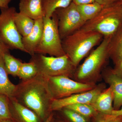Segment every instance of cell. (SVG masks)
<instances>
[{"label":"cell","instance_id":"obj_12","mask_svg":"<svg viewBox=\"0 0 122 122\" xmlns=\"http://www.w3.org/2000/svg\"><path fill=\"white\" fill-rule=\"evenodd\" d=\"M102 76L113 92L114 110H119L122 106V78L115 74L113 69L105 70Z\"/></svg>","mask_w":122,"mask_h":122},{"label":"cell","instance_id":"obj_30","mask_svg":"<svg viewBox=\"0 0 122 122\" xmlns=\"http://www.w3.org/2000/svg\"><path fill=\"white\" fill-rule=\"evenodd\" d=\"M94 2L95 0H72V2L77 5L90 4Z\"/></svg>","mask_w":122,"mask_h":122},{"label":"cell","instance_id":"obj_15","mask_svg":"<svg viewBox=\"0 0 122 122\" xmlns=\"http://www.w3.org/2000/svg\"><path fill=\"white\" fill-rule=\"evenodd\" d=\"M19 8L20 12L35 20L45 17L42 0H20Z\"/></svg>","mask_w":122,"mask_h":122},{"label":"cell","instance_id":"obj_28","mask_svg":"<svg viewBox=\"0 0 122 122\" xmlns=\"http://www.w3.org/2000/svg\"><path fill=\"white\" fill-rule=\"evenodd\" d=\"M113 71L114 73L122 78V57L115 64Z\"/></svg>","mask_w":122,"mask_h":122},{"label":"cell","instance_id":"obj_6","mask_svg":"<svg viewBox=\"0 0 122 122\" xmlns=\"http://www.w3.org/2000/svg\"><path fill=\"white\" fill-rule=\"evenodd\" d=\"M44 27L41 41L36 48L35 54L59 57L65 55L62 44L58 25V19L54 13L50 18H43Z\"/></svg>","mask_w":122,"mask_h":122},{"label":"cell","instance_id":"obj_31","mask_svg":"<svg viewBox=\"0 0 122 122\" xmlns=\"http://www.w3.org/2000/svg\"><path fill=\"white\" fill-rule=\"evenodd\" d=\"M110 115L113 117H122V106L119 110H114L111 115Z\"/></svg>","mask_w":122,"mask_h":122},{"label":"cell","instance_id":"obj_10","mask_svg":"<svg viewBox=\"0 0 122 122\" xmlns=\"http://www.w3.org/2000/svg\"><path fill=\"white\" fill-rule=\"evenodd\" d=\"M106 89L105 84L100 83L88 91L74 94L65 98L53 99L51 105L50 111L61 110L74 104L84 103L91 105L98 95Z\"/></svg>","mask_w":122,"mask_h":122},{"label":"cell","instance_id":"obj_19","mask_svg":"<svg viewBox=\"0 0 122 122\" xmlns=\"http://www.w3.org/2000/svg\"><path fill=\"white\" fill-rule=\"evenodd\" d=\"M72 0H42L45 17L50 18L58 9L68 7Z\"/></svg>","mask_w":122,"mask_h":122},{"label":"cell","instance_id":"obj_22","mask_svg":"<svg viewBox=\"0 0 122 122\" xmlns=\"http://www.w3.org/2000/svg\"><path fill=\"white\" fill-rule=\"evenodd\" d=\"M38 73V71L35 63L30 61L28 63L22 62L17 77L22 81H26L35 77Z\"/></svg>","mask_w":122,"mask_h":122},{"label":"cell","instance_id":"obj_20","mask_svg":"<svg viewBox=\"0 0 122 122\" xmlns=\"http://www.w3.org/2000/svg\"><path fill=\"white\" fill-rule=\"evenodd\" d=\"M77 6L82 16L86 22L95 17L103 8L102 5L95 1L90 4Z\"/></svg>","mask_w":122,"mask_h":122},{"label":"cell","instance_id":"obj_7","mask_svg":"<svg viewBox=\"0 0 122 122\" xmlns=\"http://www.w3.org/2000/svg\"><path fill=\"white\" fill-rule=\"evenodd\" d=\"M0 39L10 50H18L26 53L22 43V36L18 30L15 22V7L0 8Z\"/></svg>","mask_w":122,"mask_h":122},{"label":"cell","instance_id":"obj_2","mask_svg":"<svg viewBox=\"0 0 122 122\" xmlns=\"http://www.w3.org/2000/svg\"><path fill=\"white\" fill-rule=\"evenodd\" d=\"M103 38L99 33L80 29L62 40V44L65 54L76 68Z\"/></svg>","mask_w":122,"mask_h":122},{"label":"cell","instance_id":"obj_13","mask_svg":"<svg viewBox=\"0 0 122 122\" xmlns=\"http://www.w3.org/2000/svg\"><path fill=\"white\" fill-rule=\"evenodd\" d=\"M43 18L35 20L31 32L27 36L22 37V44L26 53L31 56L35 54V49L41 39L44 27Z\"/></svg>","mask_w":122,"mask_h":122},{"label":"cell","instance_id":"obj_27","mask_svg":"<svg viewBox=\"0 0 122 122\" xmlns=\"http://www.w3.org/2000/svg\"><path fill=\"white\" fill-rule=\"evenodd\" d=\"M95 2L103 7H112L122 5V0H95Z\"/></svg>","mask_w":122,"mask_h":122},{"label":"cell","instance_id":"obj_17","mask_svg":"<svg viewBox=\"0 0 122 122\" xmlns=\"http://www.w3.org/2000/svg\"><path fill=\"white\" fill-rule=\"evenodd\" d=\"M14 20L16 27L22 37L28 35L32 30L35 20L28 16L16 11L14 15Z\"/></svg>","mask_w":122,"mask_h":122},{"label":"cell","instance_id":"obj_18","mask_svg":"<svg viewBox=\"0 0 122 122\" xmlns=\"http://www.w3.org/2000/svg\"><path fill=\"white\" fill-rule=\"evenodd\" d=\"M109 50V57L115 64L122 57V27L111 38Z\"/></svg>","mask_w":122,"mask_h":122},{"label":"cell","instance_id":"obj_16","mask_svg":"<svg viewBox=\"0 0 122 122\" xmlns=\"http://www.w3.org/2000/svg\"><path fill=\"white\" fill-rule=\"evenodd\" d=\"M8 75L5 67L2 55L0 56V94L11 97L15 93L16 85L11 82Z\"/></svg>","mask_w":122,"mask_h":122},{"label":"cell","instance_id":"obj_26","mask_svg":"<svg viewBox=\"0 0 122 122\" xmlns=\"http://www.w3.org/2000/svg\"><path fill=\"white\" fill-rule=\"evenodd\" d=\"M94 118L95 122H122V117H113L98 112Z\"/></svg>","mask_w":122,"mask_h":122},{"label":"cell","instance_id":"obj_14","mask_svg":"<svg viewBox=\"0 0 122 122\" xmlns=\"http://www.w3.org/2000/svg\"><path fill=\"white\" fill-rule=\"evenodd\" d=\"M113 100V94L109 87L99 94L91 105L98 113L111 115L114 110Z\"/></svg>","mask_w":122,"mask_h":122},{"label":"cell","instance_id":"obj_3","mask_svg":"<svg viewBox=\"0 0 122 122\" xmlns=\"http://www.w3.org/2000/svg\"><path fill=\"white\" fill-rule=\"evenodd\" d=\"M111 38L103 37L98 46L91 53L76 70L74 78L82 83L96 85L109 57V46Z\"/></svg>","mask_w":122,"mask_h":122},{"label":"cell","instance_id":"obj_9","mask_svg":"<svg viewBox=\"0 0 122 122\" xmlns=\"http://www.w3.org/2000/svg\"><path fill=\"white\" fill-rule=\"evenodd\" d=\"M54 13L57 18L58 30L61 40L81 29L86 22L77 6L72 2L67 7L58 9Z\"/></svg>","mask_w":122,"mask_h":122},{"label":"cell","instance_id":"obj_1","mask_svg":"<svg viewBox=\"0 0 122 122\" xmlns=\"http://www.w3.org/2000/svg\"><path fill=\"white\" fill-rule=\"evenodd\" d=\"M12 97L44 121L51 114V105L54 99L48 87L47 76L38 73L32 78L22 81L16 85Z\"/></svg>","mask_w":122,"mask_h":122},{"label":"cell","instance_id":"obj_25","mask_svg":"<svg viewBox=\"0 0 122 122\" xmlns=\"http://www.w3.org/2000/svg\"><path fill=\"white\" fill-rule=\"evenodd\" d=\"M62 109L63 113L71 122H87V118L77 112L66 108Z\"/></svg>","mask_w":122,"mask_h":122},{"label":"cell","instance_id":"obj_34","mask_svg":"<svg viewBox=\"0 0 122 122\" xmlns=\"http://www.w3.org/2000/svg\"><path fill=\"white\" fill-rule=\"evenodd\" d=\"M13 122L12 121L11 119H8V120H4V121H2V122Z\"/></svg>","mask_w":122,"mask_h":122},{"label":"cell","instance_id":"obj_24","mask_svg":"<svg viewBox=\"0 0 122 122\" xmlns=\"http://www.w3.org/2000/svg\"><path fill=\"white\" fill-rule=\"evenodd\" d=\"M11 119L9 106V98L4 95L0 94V122Z\"/></svg>","mask_w":122,"mask_h":122},{"label":"cell","instance_id":"obj_35","mask_svg":"<svg viewBox=\"0 0 122 122\" xmlns=\"http://www.w3.org/2000/svg\"></svg>","mask_w":122,"mask_h":122},{"label":"cell","instance_id":"obj_5","mask_svg":"<svg viewBox=\"0 0 122 122\" xmlns=\"http://www.w3.org/2000/svg\"><path fill=\"white\" fill-rule=\"evenodd\" d=\"M31 56L30 61L35 63L39 73L48 77H74L76 68L66 54L55 57L35 54Z\"/></svg>","mask_w":122,"mask_h":122},{"label":"cell","instance_id":"obj_32","mask_svg":"<svg viewBox=\"0 0 122 122\" xmlns=\"http://www.w3.org/2000/svg\"><path fill=\"white\" fill-rule=\"evenodd\" d=\"M12 0H0V8H9V5Z\"/></svg>","mask_w":122,"mask_h":122},{"label":"cell","instance_id":"obj_33","mask_svg":"<svg viewBox=\"0 0 122 122\" xmlns=\"http://www.w3.org/2000/svg\"><path fill=\"white\" fill-rule=\"evenodd\" d=\"M52 115L51 114L50 115L48 116V117L45 120H44L43 122H51L52 119Z\"/></svg>","mask_w":122,"mask_h":122},{"label":"cell","instance_id":"obj_23","mask_svg":"<svg viewBox=\"0 0 122 122\" xmlns=\"http://www.w3.org/2000/svg\"><path fill=\"white\" fill-rule=\"evenodd\" d=\"M77 112L85 117H94L98 112L89 104L80 103L70 105L65 107Z\"/></svg>","mask_w":122,"mask_h":122},{"label":"cell","instance_id":"obj_21","mask_svg":"<svg viewBox=\"0 0 122 122\" xmlns=\"http://www.w3.org/2000/svg\"><path fill=\"white\" fill-rule=\"evenodd\" d=\"M3 58L5 67L8 74L13 77H17L22 61L11 55L9 52L3 55Z\"/></svg>","mask_w":122,"mask_h":122},{"label":"cell","instance_id":"obj_29","mask_svg":"<svg viewBox=\"0 0 122 122\" xmlns=\"http://www.w3.org/2000/svg\"><path fill=\"white\" fill-rule=\"evenodd\" d=\"M9 47L0 39V56L5 53L9 52Z\"/></svg>","mask_w":122,"mask_h":122},{"label":"cell","instance_id":"obj_8","mask_svg":"<svg viewBox=\"0 0 122 122\" xmlns=\"http://www.w3.org/2000/svg\"><path fill=\"white\" fill-rule=\"evenodd\" d=\"M47 79L49 89L54 99L65 98L88 91L96 86L82 83L65 76H47Z\"/></svg>","mask_w":122,"mask_h":122},{"label":"cell","instance_id":"obj_11","mask_svg":"<svg viewBox=\"0 0 122 122\" xmlns=\"http://www.w3.org/2000/svg\"><path fill=\"white\" fill-rule=\"evenodd\" d=\"M11 120L20 122H40V118L35 112L20 104L12 97H9Z\"/></svg>","mask_w":122,"mask_h":122},{"label":"cell","instance_id":"obj_4","mask_svg":"<svg viewBox=\"0 0 122 122\" xmlns=\"http://www.w3.org/2000/svg\"><path fill=\"white\" fill-rule=\"evenodd\" d=\"M122 27V5L103 7L96 16L81 29L95 31L103 37L112 38Z\"/></svg>","mask_w":122,"mask_h":122}]
</instances>
